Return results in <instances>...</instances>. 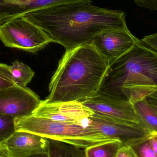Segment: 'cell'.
Wrapping results in <instances>:
<instances>
[{"label": "cell", "instance_id": "obj_1", "mask_svg": "<svg viewBox=\"0 0 157 157\" xmlns=\"http://www.w3.org/2000/svg\"><path fill=\"white\" fill-rule=\"evenodd\" d=\"M40 28L52 40L69 50L90 43L107 29L127 30L125 14L91 2L73 3L35 10L22 16Z\"/></svg>", "mask_w": 157, "mask_h": 157}, {"label": "cell", "instance_id": "obj_2", "mask_svg": "<svg viewBox=\"0 0 157 157\" xmlns=\"http://www.w3.org/2000/svg\"><path fill=\"white\" fill-rule=\"evenodd\" d=\"M109 63L91 42L66 50L49 85L48 102H81L99 91Z\"/></svg>", "mask_w": 157, "mask_h": 157}, {"label": "cell", "instance_id": "obj_3", "mask_svg": "<svg viewBox=\"0 0 157 157\" xmlns=\"http://www.w3.org/2000/svg\"><path fill=\"white\" fill-rule=\"evenodd\" d=\"M157 90V52L139 39L109 65L98 92L133 104Z\"/></svg>", "mask_w": 157, "mask_h": 157}, {"label": "cell", "instance_id": "obj_4", "mask_svg": "<svg viewBox=\"0 0 157 157\" xmlns=\"http://www.w3.org/2000/svg\"><path fill=\"white\" fill-rule=\"evenodd\" d=\"M16 131L38 135L47 139L75 146L81 148L110 139L91 126L58 121L31 115L15 119Z\"/></svg>", "mask_w": 157, "mask_h": 157}, {"label": "cell", "instance_id": "obj_5", "mask_svg": "<svg viewBox=\"0 0 157 157\" xmlns=\"http://www.w3.org/2000/svg\"><path fill=\"white\" fill-rule=\"evenodd\" d=\"M0 40L5 47L31 52L52 42L40 28L22 16L0 25Z\"/></svg>", "mask_w": 157, "mask_h": 157}, {"label": "cell", "instance_id": "obj_6", "mask_svg": "<svg viewBox=\"0 0 157 157\" xmlns=\"http://www.w3.org/2000/svg\"><path fill=\"white\" fill-rule=\"evenodd\" d=\"M89 125L111 140L119 141L124 145L147 138L153 133L140 124L120 121L95 113L90 118Z\"/></svg>", "mask_w": 157, "mask_h": 157}, {"label": "cell", "instance_id": "obj_7", "mask_svg": "<svg viewBox=\"0 0 157 157\" xmlns=\"http://www.w3.org/2000/svg\"><path fill=\"white\" fill-rule=\"evenodd\" d=\"M41 101L30 89L16 85L0 90V114L15 119L27 117L33 113Z\"/></svg>", "mask_w": 157, "mask_h": 157}, {"label": "cell", "instance_id": "obj_8", "mask_svg": "<svg viewBox=\"0 0 157 157\" xmlns=\"http://www.w3.org/2000/svg\"><path fill=\"white\" fill-rule=\"evenodd\" d=\"M94 113L79 101L50 102L41 101L32 115L58 121L73 123L87 127Z\"/></svg>", "mask_w": 157, "mask_h": 157}, {"label": "cell", "instance_id": "obj_9", "mask_svg": "<svg viewBox=\"0 0 157 157\" xmlns=\"http://www.w3.org/2000/svg\"><path fill=\"white\" fill-rule=\"evenodd\" d=\"M138 40L129 29L110 28L97 34L91 42L109 65L129 50Z\"/></svg>", "mask_w": 157, "mask_h": 157}, {"label": "cell", "instance_id": "obj_10", "mask_svg": "<svg viewBox=\"0 0 157 157\" xmlns=\"http://www.w3.org/2000/svg\"><path fill=\"white\" fill-rule=\"evenodd\" d=\"M81 102L97 114L140 124L133 104L128 101L98 92Z\"/></svg>", "mask_w": 157, "mask_h": 157}, {"label": "cell", "instance_id": "obj_11", "mask_svg": "<svg viewBox=\"0 0 157 157\" xmlns=\"http://www.w3.org/2000/svg\"><path fill=\"white\" fill-rule=\"evenodd\" d=\"M48 139L38 135L16 131L0 144V155L4 157H26L38 153H48Z\"/></svg>", "mask_w": 157, "mask_h": 157}, {"label": "cell", "instance_id": "obj_12", "mask_svg": "<svg viewBox=\"0 0 157 157\" xmlns=\"http://www.w3.org/2000/svg\"><path fill=\"white\" fill-rule=\"evenodd\" d=\"M133 106L140 124L149 132L157 133V113L145 98L137 101Z\"/></svg>", "mask_w": 157, "mask_h": 157}, {"label": "cell", "instance_id": "obj_13", "mask_svg": "<svg viewBox=\"0 0 157 157\" xmlns=\"http://www.w3.org/2000/svg\"><path fill=\"white\" fill-rule=\"evenodd\" d=\"M124 145L115 140L106 141L85 148L86 157H116L119 149Z\"/></svg>", "mask_w": 157, "mask_h": 157}, {"label": "cell", "instance_id": "obj_14", "mask_svg": "<svg viewBox=\"0 0 157 157\" xmlns=\"http://www.w3.org/2000/svg\"><path fill=\"white\" fill-rule=\"evenodd\" d=\"M48 141L50 157H86L82 148L63 142L51 139Z\"/></svg>", "mask_w": 157, "mask_h": 157}, {"label": "cell", "instance_id": "obj_15", "mask_svg": "<svg viewBox=\"0 0 157 157\" xmlns=\"http://www.w3.org/2000/svg\"><path fill=\"white\" fill-rule=\"evenodd\" d=\"M10 69L14 82L19 86L26 87L35 76V72L28 65L18 61L13 62Z\"/></svg>", "mask_w": 157, "mask_h": 157}, {"label": "cell", "instance_id": "obj_16", "mask_svg": "<svg viewBox=\"0 0 157 157\" xmlns=\"http://www.w3.org/2000/svg\"><path fill=\"white\" fill-rule=\"evenodd\" d=\"M149 137L136 141L127 145L137 157H157V155L152 149Z\"/></svg>", "mask_w": 157, "mask_h": 157}, {"label": "cell", "instance_id": "obj_17", "mask_svg": "<svg viewBox=\"0 0 157 157\" xmlns=\"http://www.w3.org/2000/svg\"><path fill=\"white\" fill-rule=\"evenodd\" d=\"M15 132L14 118L0 114V144L5 142Z\"/></svg>", "mask_w": 157, "mask_h": 157}, {"label": "cell", "instance_id": "obj_18", "mask_svg": "<svg viewBox=\"0 0 157 157\" xmlns=\"http://www.w3.org/2000/svg\"><path fill=\"white\" fill-rule=\"evenodd\" d=\"M15 85L10 66L0 63V90L6 89Z\"/></svg>", "mask_w": 157, "mask_h": 157}, {"label": "cell", "instance_id": "obj_19", "mask_svg": "<svg viewBox=\"0 0 157 157\" xmlns=\"http://www.w3.org/2000/svg\"><path fill=\"white\" fill-rule=\"evenodd\" d=\"M134 2L139 7L151 11H157V0H134Z\"/></svg>", "mask_w": 157, "mask_h": 157}, {"label": "cell", "instance_id": "obj_20", "mask_svg": "<svg viewBox=\"0 0 157 157\" xmlns=\"http://www.w3.org/2000/svg\"><path fill=\"white\" fill-rule=\"evenodd\" d=\"M141 40L149 48L157 52V33L146 36Z\"/></svg>", "mask_w": 157, "mask_h": 157}, {"label": "cell", "instance_id": "obj_21", "mask_svg": "<svg viewBox=\"0 0 157 157\" xmlns=\"http://www.w3.org/2000/svg\"><path fill=\"white\" fill-rule=\"evenodd\" d=\"M116 157H137L128 146L123 145L118 151Z\"/></svg>", "mask_w": 157, "mask_h": 157}, {"label": "cell", "instance_id": "obj_22", "mask_svg": "<svg viewBox=\"0 0 157 157\" xmlns=\"http://www.w3.org/2000/svg\"><path fill=\"white\" fill-rule=\"evenodd\" d=\"M145 99L149 106L157 113V90L147 96Z\"/></svg>", "mask_w": 157, "mask_h": 157}, {"label": "cell", "instance_id": "obj_23", "mask_svg": "<svg viewBox=\"0 0 157 157\" xmlns=\"http://www.w3.org/2000/svg\"><path fill=\"white\" fill-rule=\"evenodd\" d=\"M148 140L152 149L157 155V133L153 132L149 136Z\"/></svg>", "mask_w": 157, "mask_h": 157}, {"label": "cell", "instance_id": "obj_24", "mask_svg": "<svg viewBox=\"0 0 157 157\" xmlns=\"http://www.w3.org/2000/svg\"><path fill=\"white\" fill-rule=\"evenodd\" d=\"M26 157H50V156L48 153L44 152V153H36Z\"/></svg>", "mask_w": 157, "mask_h": 157}, {"label": "cell", "instance_id": "obj_25", "mask_svg": "<svg viewBox=\"0 0 157 157\" xmlns=\"http://www.w3.org/2000/svg\"><path fill=\"white\" fill-rule=\"evenodd\" d=\"M0 157H4L2 156L1 155H0Z\"/></svg>", "mask_w": 157, "mask_h": 157}]
</instances>
